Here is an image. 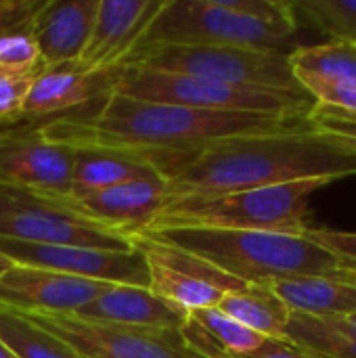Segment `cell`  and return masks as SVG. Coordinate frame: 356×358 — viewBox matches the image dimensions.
Returning a JSON list of instances; mask_svg holds the SVG:
<instances>
[{
    "label": "cell",
    "mask_w": 356,
    "mask_h": 358,
    "mask_svg": "<svg viewBox=\"0 0 356 358\" xmlns=\"http://www.w3.org/2000/svg\"><path fill=\"white\" fill-rule=\"evenodd\" d=\"M304 122L306 117L191 109L130 99L109 90L86 107L36 124H40L42 134L50 143L69 151H109L145 157L166 178L210 143L277 132Z\"/></svg>",
    "instance_id": "6da1fadb"
},
{
    "label": "cell",
    "mask_w": 356,
    "mask_h": 358,
    "mask_svg": "<svg viewBox=\"0 0 356 358\" xmlns=\"http://www.w3.org/2000/svg\"><path fill=\"white\" fill-rule=\"evenodd\" d=\"M355 174L356 153L313 130L306 120L277 132L210 143L166 176V203L311 178L342 180Z\"/></svg>",
    "instance_id": "7a4b0ae2"
},
{
    "label": "cell",
    "mask_w": 356,
    "mask_h": 358,
    "mask_svg": "<svg viewBox=\"0 0 356 358\" xmlns=\"http://www.w3.org/2000/svg\"><path fill=\"white\" fill-rule=\"evenodd\" d=\"M143 235L189 252L245 285L292 277H332L356 283L353 271L302 233L180 227Z\"/></svg>",
    "instance_id": "3957f363"
},
{
    "label": "cell",
    "mask_w": 356,
    "mask_h": 358,
    "mask_svg": "<svg viewBox=\"0 0 356 358\" xmlns=\"http://www.w3.org/2000/svg\"><path fill=\"white\" fill-rule=\"evenodd\" d=\"M296 29L294 6L285 0H164L136 46L214 44L283 50Z\"/></svg>",
    "instance_id": "277c9868"
},
{
    "label": "cell",
    "mask_w": 356,
    "mask_h": 358,
    "mask_svg": "<svg viewBox=\"0 0 356 358\" xmlns=\"http://www.w3.org/2000/svg\"><path fill=\"white\" fill-rule=\"evenodd\" d=\"M332 178H311L166 203L147 231L157 229H229L300 233L306 227L308 199L332 185ZM145 231V233H147Z\"/></svg>",
    "instance_id": "5b68a950"
},
{
    "label": "cell",
    "mask_w": 356,
    "mask_h": 358,
    "mask_svg": "<svg viewBox=\"0 0 356 358\" xmlns=\"http://www.w3.org/2000/svg\"><path fill=\"white\" fill-rule=\"evenodd\" d=\"M111 90L130 99L172 103L206 111L308 117L315 107V99L306 90L245 88L141 65H122Z\"/></svg>",
    "instance_id": "8992f818"
},
{
    "label": "cell",
    "mask_w": 356,
    "mask_h": 358,
    "mask_svg": "<svg viewBox=\"0 0 356 358\" xmlns=\"http://www.w3.org/2000/svg\"><path fill=\"white\" fill-rule=\"evenodd\" d=\"M122 65H141L245 88L304 90L292 71L290 52L273 48L214 44H141L128 55Z\"/></svg>",
    "instance_id": "52a82bcc"
},
{
    "label": "cell",
    "mask_w": 356,
    "mask_h": 358,
    "mask_svg": "<svg viewBox=\"0 0 356 358\" xmlns=\"http://www.w3.org/2000/svg\"><path fill=\"white\" fill-rule=\"evenodd\" d=\"M23 315L69 344L80 358H208L185 340L180 329L128 327L88 321L78 315Z\"/></svg>",
    "instance_id": "ba28073f"
},
{
    "label": "cell",
    "mask_w": 356,
    "mask_h": 358,
    "mask_svg": "<svg viewBox=\"0 0 356 358\" xmlns=\"http://www.w3.org/2000/svg\"><path fill=\"white\" fill-rule=\"evenodd\" d=\"M134 248L145 256L149 268V289L187 315L201 308H212L227 294L245 287V283L229 277L206 260L151 235H136Z\"/></svg>",
    "instance_id": "9c48e42d"
},
{
    "label": "cell",
    "mask_w": 356,
    "mask_h": 358,
    "mask_svg": "<svg viewBox=\"0 0 356 358\" xmlns=\"http://www.w3.org/2000/svg\"><path fill=\"white\" fill-rule=\"evenodd\" d=\"M0 254L23 266L44 268L101 283L149 287V268L145 256L136 248L130 252H113L76 245L29 243L0 237Z\"/></svg>",
    "instance_id": "30bf717a"
},
{
    "label": "cell",
    "mask_w": 356,
    "mask_h": 358,
    "mask_svg": "<svg viewBox=\"0 0 356 358\" xmlns=\"http://www.w3.org/2000/svg\"><path fill=\"white\" fill-rule=\"evenodd\" d=\"M73 153L50 143L36 122L0 126V185L71 195Z\"/></svg>",
    "instance_id": "8fae6325"
},
{
    "label": "cell",
    "mask_w": 356,
    "mask_h": 358,
    "mask_svg": "<svg viewBox=\"0 0 356 358\" xmlns=\"http://www.w3.org/2000/svg\"><path fill=\"white\" fill-rule=\"evenodd\" d=\"M0 237L46 245H76L130 252L134 237L76 214L46 208H6L0 212Z\"/></svg>",
    "instance_id": "7c38bea8"
},
{
    "label": "cell",
    "mask_w": 356,
    "mask_h": 358,
    "mask_svg": "<svg viewBox=\"0 0 356 358\" xmlns=\"http://www.w3.org/2000/svg\"><path fill=\"white\" fill-rule=\"evenodd\" d=\"M164 0H99L90 36L73 63L84 73L122 67Z\"/></svg>",
    "instance_id": "4fadbf2b"
},
{
    "label": "cell",
    "mask_w": 356,
    "mask_h": 358,
    "mask_svg": "<svg viewBox=\"0 0 356 358\" xmlns=\"http://www.w3.org/2000/svg\"><path fill=\"white\" fill-rule=\"evenodd\" d=\"M109 285L15 264L0 277V304L19 313L76 315Z\"/></svg>",
    "instance_id": "5bb4252c"
},
{
    "label": "cell",
    "mask_w": 356,
    "mask_h": 358,
    "mask_svg": "<svg viewBox=\"0 0 356 358\" xmlns=\"http://www.w3.org/2000/svg\"><path fill=\"white\" fill-rule=\"evenodd\" d=\"M76 201L88 220L136 237L151 227L155 214L166 203V178L159 174L134 178L103 191L80 195Z\"/></svg>",
    "instance_id": "9a60e30c"
},
{
    "label": "cell",
    "mask_w": 356,
    "mask_h": 358,
    "mask_svg": "<svg viewBox=\"0 0 356 358\" xmlns=\"http://www.w3.org/2000/svg\"><path fill=\"white\" fill-rule=\"evenodd\" d=\"M99 0H44L29 19V31L40 50V67L73 65L90 36Z\"/></svg>",
    "instance_id": "2e32d148"
},
{
    "label": "cell",
    "mask_w": 356,
    "mask_h": 358,
    "mask_svg": "<svg viewBox=\"0 0 356 358\" xmlns=\"http://www.w3.org/2000/svg\"><path fill=\"white\" fill-rule=\"evenodd\" d=\"M118 69L101 73H84L73 65L42 69L27 92L21 122H46L90 105L113 88Z\"/></svg>",
    "instance_id": "e0dca14e"
},
{
    "label": "cell",
    "mask_w": 356,
    "mask_h": 358,
    "mask_svg": "<svg viewBox=\"0 0 356 358\" xmlns=\"http://www.w3.org/2000/svg\"><path fill=\"white\" fill-rule=\"evenodd\" d=\"M76 315L99 323L153 329H180L189 317L185 310L157 298L149 287L113 283Z\"/></svg>",
    "instance_id": "ac0fdd59"
},
{
    "label": "cell",
    "mask_w": 356,
    "mask_h": 358,
    "mask_svg": "<svg viewBox=\"0 0 356 358\" xmlns=\"http://www.w3.org/2000/svg\"><path fill=\"white\" fill-rule=\"evenodd\" d=\"M266 285L298 315L329 319L356 313V283L332 277H292Z\"/></svg>",
    "instance_id": "d6986e66"
},
{
    "label": "cell",
    "mask_w": 356,
    "mask_h": 358,
    "mask_svg": "<svg viewBox=\"0 0 356 358\" xmlns=\"http://www.w3.org/2000/svg\"><path fill=\"white\" fill-rule=\"evenodd\" d=\"M71 195L80 197L86 193L103 191L134 178L155 176L162 172L145 157H132L109 151H71Z\"/></svg>",
    "instance_id": "ffe728a7"
},
{
    "label": "cell",
    "mask_w": 356,
    "mask_h": 358,
    "mask_svg": "<svg viewBox=\"0 0 356 358\" xmlns=\"http://www.w3.org/2000/svg\"><path fill=\"white\" fill-rule=\"evenodd\" d=\"M216 308L266 340H285L292 310L266 283H254L239 292H231Z\"/></svg>",
    "instance_id": "44dd1931"
},
{
    "label": "cell",
    "mask_w": 356,
    "mask_h": 358,
    "mask_svg": "<svg viewBox=\"0 0 356 358\" xmlns=\"http://www.w3.org/2000/svg\"><path fill=\"white\" fill-rule=\"evenodd\" d=\"M290 63L296 80L304 88L311 82H329L356 86V44L329 40L315 46L290 50Z\"/></svg>",
    "instance_id": "7402d4cb"
},
{
    "label": "cell",
    "mask_w": 356,
    "mask_h": 358,
    "mask_svg": "<svg viewBox=\"0 0 356 358\" xmlns=\"http://www.w3.org/2000/svg\"><path fill=\"white\" fill-rule=\"evenodd\" d=\"M285 340L321 358H356V327L344 317H306L292 313Z\"/></svg>",
    "instance_id": "603a6c76"
},
{
    "label": "cell",
    "mask_w": 356,
    "mask_h": 358,
    "mask_svg": "<svg viewBox=\"0 0 356 358\" xmlns=\"http://www.w3.org/2000/svg\"><path fill=\"white\" fill-rule=\"evenodd\" d=\"M0 342L17 358H80L61 338L31 323L23 313L0 304Z\"/></svg>",
    "instance_id": "cb8c5ba5"
},
{
    "label": "cell",
    "mask_w": 356,
    "mask_h": 358,
    "mask_svg": "<svg viewBox=\"0 0 356 358\" xmlns=\"http://www.w3.org/2000/svg\"><path fill=\"white\" fill-rule=\"evenodd\" d=\"M189 317L212 338V342L227 358L252 355L266 342V338L248 329L245 325L231 319L216 306L189 313Z\"/></svg>",
    "instance_id": "d4e9b609"
},
{
    "label": "cell",
    "mask_w": 356,
    "mask_h": 358,
    "mask_svg": "<svg viewBox=\"0 0 356 358\" xmlns=\"http://www.w3.org/2000/svg\"><path fill=\"white\" fill-rule=\"evenodd\" d=\"M296 19L302 17L329 40L356 44V0H296Z\"/></svg>",
    "instance_id": "484cf974"
},
{
    "label": "cell",
    "mask_w": 356,
    "mask_h": 358,
    "mask_svg": "<svg viewBox=\"0 0 356 358\" xmlns=\"http://www.w3.org/2000/svg\"><path fill=\"white\" fill-rule=\"evenodd\" d=\"M0 71H42L29 21L0 34Z\"/></svg>",
    "instance_id": "4316f807"
},
{
    "label": "cell",
    "mask_w": 356,
    "mask_h": 358,
    "mask_svg": "<svg viewBox=\"0 0 356 358\" xmlns=\"http://www.w3.org/2000/svg\"><path fill=\"white\" fill-rule=\"evenodd\" d=\"M306 120L313 130L338 141L340 145L356 153V113L315 103Z\"/></svg>",
    "instance_id": "83f0119b"
},
{
    "label": "cell",
    "mask_w": 356,
    "mask_h": 358,
    "mask_svg": "<svg viewBox=\"0 0 356 358\" xmlns=\"http://www.w3.org/2000/svg\"><path fill=\"white\" fill-rule=\"evenodd\" d=\"M40 71H0V126L21 124V109Z\"/></svg>",
    "instance_id": "f1b7e54d"
},
{
    "label": "cell",
    "mask_w": 356,
    "mask_h": 358,
    "mask_svg": "<svg viewBox=\"0 0 356 358\" xmlns=\"http://www.w3.org/2000/svg\"><path fill=\"white\" fill-rule=\"evenodd\" d=\"M304 237H308L319 248L332 252L348 271L356 275V233L348 231H334V229H317V227H304L300 231Z\"/></svg>",
    "instance_id": "f546056e"
},
{
    "label": "cell",
    "mask_w": 356,
    "mask_h": 358,
    "mask_svg": "<svg viewBox=\"0 0 356 358\" xmlns=\"http://www.w3.org/2000/svg\"><path fill=\"white\" fill-rule=\"evenodd\" d=\"M44 0H0V34L27 23Z\"/></svg>",
    "instance_id": "4dcf8cb0"
},
{
    "label": "cell",
    "mask_w": 356,
    "mask_h": 358,
    "mask_svg": "<svg viewBox=\"0 0 356 358\" xmlns=\"http://www.w3.org/2000/svg\"><path fill=\"white\" fill-rule=\"evenodd\" d=\"M233 358H321L300 346H294L287 340H266L256 352L245 355V357H233Z\"/></svg>",
    "instance_id": "1f68e13d"
},
{
    "label": "cell",
    "mask_w": 356,
    "mask_h": 358,
    "mask_svg": "<svg viewBox=\"0 0 356 358\" xmlns=\"http://www.w3.org/2000/svg\"><path fill=\"white\" fill-rule=\"evenodd\" d=\"M13 266H15V262H13V260H8L6 256H2V254H0V277H2L6 271H10Z\"/></svg>",
    "instance_id": "d6a6232c"
},
{
    "label": "cell",
    "mask_w": 356,
    "mask_h": 358,
    "mask_svg": "<svg viewBox=\"0 0 356 358\" xmlns=\"http://www.w3.org/2000/svg\"><path fill=\"white\" fill-rule=\"evenodd\" d=\"M0 358H17V357H15V355H13V352H10V350H8L6 346H4V344L0 342Z\"/></svg>",
    "instance_id": "836d02e7"
},
{
    "label": "cell",
    "mask_w": 356,
    "mask_h": 358,
    "mask_svg": "<svg viewBox=\"0 0 356 358\" xmlns=\"http://www.w3.org/2000/svg\"><path fill=\"white\" fill-rule=\"evenodd\" d=\"M344 319H346L348 323H353V325H355V327H356V313H353V315H348V317H344Z\"/></svg>",
    "instance_id": "e575fe53"
},
{
    "label": "cell",
    "mask_w": 356,
    "mask_h": 358,
    "mask_svg": "<svg viewBox=\"0 0 356 358\" xmlns=\"http://www.w3.org/2000/svg\"><path fill=\"white\" fill-rule=\"evenodd\" d=\"M0 212H2V208H0Z\"/></svg>",
    "instance_id": "d590c367"
}]
</instances>
